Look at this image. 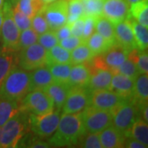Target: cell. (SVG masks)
<instances>
[{"label": "cell", "mask_w": 148, "mask_h": 148, "mask_svg": "<svg viewBox=\"0 0 148 148\" xmlns=\"http://www.w3.org/2000/svg\"><path fill=\"white\" fill-rule=\"evenodd\" d=\"M85 132L80 113L64 114L60 116L58 127L52 138L49 139L50 147H64L77 145L79 138Z\"/></svg>", "instance_id": "6da1fadb"}, {"label": "cell", "mask_w": 148, "mask_h": 148, "mask_svg": "<svg viewBox=\"0 0 148 148\" xmlns=\"http://www.w3.org/2000/svg\"><path fill=\"white\" fill-rule=\"evenodd\" d=\"M29 113L21 109L0 127V148L17 147L29 126Z\"/></svg>", "instance_id": "7a4b0ae2"}, {"label": "cell", "mask_w": 148, "mask_h": 148, "mask_svg": "<svg viewBox=\"0 0 148 148\" xmlns=\"http://www.w3.org/2000/svg\"><path fill=\"white\" fill-rule=\"evenodd\" d=\"M29 84L28 71L15 66L0 86V98L21 101L29 92Z\"/></svg>", "instance_id": "3957f363"}, {"label": "cell", "mask_w": 148, "mask_h": 148, "mask_svg": "<svg viewBox=\"0 0 148 148\" xmlns=\"http://www.w3.org/2000/svg\"><path fill=\"white\" fill-rule=\"evenodd\" d=\"M110 112L112 118L111 125L123 135L138 117H141L138 104L133 98L123 100Z\"/></svg>", "instance_id": "277c9868"}, {"label": "cell", "mask_w": 148, "mask_h": 148, "mask_svg": "<svg viewBox=\"0 0 148 148\" xmlns=\"http://www.w3.org/2000/svg\"><path fill=\"white\" fill-rule=\"evenodd\" d=\"M3 21L1 27L0 38L2 40L3 49L19 52L20 30L17 28L12 18V3L7 0L3 6Z\"/></svg>", "instance_id": "5b68a950"}, {"label": "cell", "mask_w": 148, "mask_h": 148, "mask_svg": "<svg viewBox=\"0 0 148 148\" xmlns=\"http://www.w3.org/2000/svg\"><path fill=\"white\" fill-rule=\"evenodd\" d=\"M82 124L86 132L99 133L112 123L111 114L109 110H104L87 106L81 112Z\"/></svg>", "instance_id": "8992f818"}, {"label": "cell", "mask_w": 148, "mask_h": 148, "mask_svg": "<svg viewBox=\"0 0 148 148\" xmlns=\"http://www.w3.org/2000/svg\"><path fill=\"white\" fill-rule=\"evenodd\" d=\"M59 119L60 110H58L42 115L31 114L29 115V127L37 138H47L56 131Z\"/></svg>", "instance_id": "52a82bcc"}, {"label": "cell", "mask_w": 148, "mask_h": 148, "mask_svg": "<svg viewBox=\"0 0 148 148\" xmlns=\"http://www.w3.org/2000/svg\"><path fill=\"white\" fill-rule=\"evenodd\" d=\"M22 110L36 115H42L53 111L54 105L50 97L43 90H31L21 101Z\"/></svg>", "instance_id": "ba28073f"}, {"label": "cell", "mask_w": 148, "mask_h": 148, "mask_svg": "<svg viewBox=\"0 0 148 148\" xmlns=\"http://www.w3.org/2000/svg\"><path fill=\"white\" fill-rule=\"evenodd\" d=\"M19 52L17 65L21 69L32 71L39 67L47 65V50L39 43H35Z\"/></svg>", "instance_id": "9c48e42d"}, {"label": "cell", "mask_w": 148, "mask_h": 148, "mask_svg": "<svg viewBox=\"0 0 148 148\" xmlns=\"http://www.w3.org/2000/svg\"><path fill=\"white\" fill-rule=\"evenodd\" d=\"M90 104V90L86 86H72L62 107L64 114L80 113Z\"/></svg>", "instance_id": "30bf717a"}, {"label": "cell", "mask_w": 148, "mask_h": 148, "mask_svg": "<svg viewBox=\"0 0 148 148\" xmlns=\"http://www.w3.org/2000/svg\"><path fill=\"white\" fill-rule=\"evenodd\" d=\"M68 4L67 0H56L45 7L42 13L50 30L55 31L67 23Z\"/></svg>", "instance_id": "8fae6325"}, {"label": "cell", "mask_w": 148, "mask_h": 148, "mask_svg": "<svg viewBox=\"0 0 148 148\" xmlns=\"http://www.w3.org/2000/svg\"><path fill=\"white\" fill-rule=\"evenodd\" d=\"M125 100L111 90H94L90 91V106L104 110H110Z\"/></svg>", "instance_id": "7c38bea8"}, {"label": "cell", "mask_w": 148, "mask_h": 148, "mask_svg": "<svg viewBox=\"0 0 148 148\" xmlns=\"http://www.w3.org/2000/svg\"><path fill=\"white\" fill-rule=\"evenodd\" d=\"M128 11L129 5L126 0H104L102 15L114 24L125 20Z\"/></svg>", "instance_id": "4fadbf2b"}, {"label": "cell", "mask_w": 148, "mask_h": 148, "mask_svg": "<svg viewBox=\"0 0 148 148\" xmlns=\"http://www.w3.org/2000/svg\"><path fill=\"white\" fill-rule=\"evenodd\" d=\"M127 49L116 42L110 45L105 53H101V56L107 69L113 73L127 59Z\"/></svg>", "instance_id": "5bb4252c"}, {"label": "cell", "mask_w": 148, "mask_h": 148, "mask_svg": "<svg viewBox=\"0 0 148 148\" xmlns=\"http://www.w3.org/2000/svg\"><path fill=\"white\" fill-rule=\"evenodd\" d=\"M114 25L117 43L125 48L128 52L132 49H138L132 27L127 19L114 23Z\"/></svg>", "instance_id": "9a60e30c"}, {"label": "cell", "mask_w": 148, "mask_h": 148, "mask_svg": "<svg viewBox=\"0 0 148 148\" xmlns=\"http://www.w3.org/2000/svg\"><path fill=\"white\" fill-rule=\"evenodd\" d=\"M53 77L47 65H44L32 70L30 73L29 91L34 90H44L53 82Z\"/></svg>", "instance_id": "2e32d148"}, {"label": "cell", "mask_w": 148, "mask_h": 148, "mask_svg": "<svg viewBox=\"0 0 148 148\" xmlns=\"http://www.w3.org/2000/svg\"><path fill=\"white\" fill-rule=\"evenodd\" d=\"M134 80L120 73H113L110 89L125 99L133 97Z\"/></svg>", "instance_id": "e0dca14e"}, {"label": "cell", "mask_w": 148, "mask_h": 148, "mask_svg": "<svg viewBox=\"0 0 148 148\" xmlns=\"http://www.w3.org/2000/svg\"><path fill=\"white\" fill-rule=\"evenodd\" d=\"M113 73L106 69H92L90 70V80L86 86L88 90H110Z\"/></svg>", "instance_id": "ac0fdd59"}, {"label": "cell", "mask_w": 148, "mask_h": 148, "mask_svg": "<svg viewBox=\"0 0 148 148\" xmlns=\"http://www.w3.org/2000/svg\"><path fill=\"white\" fill-rule=\"evenodd\" d=\"M70 88L71 86L69 84L53 82L43 90L46 92V94L52 100L54 105V109L60 110L66 101Z\"/></svg>", "instance_id": "d6986e66"}, {"label": "cell", "mask_w": 148, "mask_h": 148, "mask_svg": "<svg viewBox=\"0 0 148 148\" xmlns=\"http://www.w3.org/2000/svg\"><path fill=\"white\" fill-rule=\"evenodd\" d=\"M102 147L118 148L123 147L124 135L118 131L113 126H109L101 132H99Z\"/></svg>", "instance_id": "ffe728a7"}, {"label": "cell", "mask_w": 148, "mask_h": 148, "mask_svg": "<svg viewBox=\"0 0 148 148\" xmlns=\"http://www.w3.org/2000/svg\"><path fill=\"white\" fill-rule=\"evenodd\" d=\"M90 70L87 64H77L71 68L68 84L72 86H86L90 80Z\"/></svg>", "instance_id": "44dd1931"}, {"label": "cell", "mask_w": 148, "mask_h": 148, "mask_svg": "<svg viewBox=\"0 0 148 148\" xmlns=\"http://www.w3.org/2000/svg\"><path fill=\"white\" fill-rule=\"evenodd\" d=\"M124 137L132 138L148 147V125L142 117H138L132 126L124 132Z\"/></svg>", "instance_id": "7402d4cb"}, {"label": "cell", "mask_w": 148, "mask_h": 148, "mask_svg": "<svg viewBox=\"0 0 148 148\" xmlns=\"http://www.w3.org/2000/svg\"><path fill=\"white\" fill-rule=\"evenodd\" d=\"M95 30L101 36L105 38L110 45L116 43L114 35V25L103 15L95 18Z\"/></svg>", "instance_id": "603a6c76"}, {"label": "cell", "mask_w": 148, "mask_h": 148, "mask_svg": "<svg viewBox=\"0 0 148 148\" xmlns=\"http://www.w3.org/2000/svg\"><path fill=\"white\" fill-rule=\"evenodd\" d=\"M132 27V33L136 40L137 47L139 50H146L148 45V31L147 27H144L142 24L133 19L132 16H127L126 18Z\"/></svg>", "instance_id": "cb8c5ba5"}, {"label": "cell", "mask_w": 148, "mask_h": 148, "mask_svg": "<svg viewBox=\"0 0 148 148\" xmlns=\"http://www.w3.org/2000/svg\"><path fill=\"white\" fill-rule=\"evenodd\" d=\"M17 64L16 52L2 49L0 52V86L7 75Z\"/></svg>", "instance_id": "d4e9b609"}, {"label": "cell", "mask_w": 148, "mask_h": 148, "mask_svg": "<svg viewBox=\"0 0 148 148\" xmlns=\"http://www.w3.org/2000/svg\"><path fill=\"white\" fill-rule=\"evenodd\" d=\"M21 110L20 101L0 98V127Z\"/></svg>", "instance_id": "484cf974"}, {"label": "cell", "mask_w": 148, "mask_h": 148, "mask_svg": "<svg viewBox=\"0 0 148 148\" xmlns=\"http://www.w3.org/2000/svg\"><path fill=\"white\" fill-rule=\"evenodd\" d=\"M138 105L147 102L148 100V77L147 74L140 73L134 79L133 97Z\"/></svg>", "instance_id": "4316f807"}, {"label": "cell", "mask_w": 148, "mask_h": 148, "mask_svg": "<svg viewBox=\"0 0 148 148\" xmlns=\"http://www.w3.org/2000/svg\"><path fill=\"white\" fill-rule=\"evenodd\" d=\"M128 16L148 27V0H141L129 6Z\"/></svg>", "instance_id": "83f0119b"}, {"label": "cell", "mask_w": 148, "mask_h": 148, "mask_svg": "<svg viewBox=\"0 0 148 148\" xmlns=\"http://www.w3.org/2000/svg\"><path fill=\"white\" fill-rule=\"evenodd\" d=\"M53 64H72L70 51L58 45L48 49L47 65Z\"/></svg>", "instance_id": "f1b7e54d"}, {"label": "cell", "mask_w": 148, "mask_h": 148, "mask_svg": "<svg viewBox=\"0 0 148 148\" xmlns=\"http://www.w3.org/2000/svg\"><path fill=\"white\" fill-rule=\"evenodd\" d=\"M19 9L32 19L36 14L41 12L46 6L41 0H16Z\"/></svg>", "instance_id": "f546056e"}, {"label": "cell", "mask_w": 148, "mask_h": 148, "mask_svg": "<svg viewBox=\"0 0 148 148\" xmlns=\"http://www.w3.org/2000/svg\"><path fill=\"white\" fill-rule=\"evenodd\" d=\"M47 66L54 82L68 84L72 64H53Z\"/></svg>", "instance_id": "4dcf8cb0"}, {"label": "cell", "mask_w": 148, "mask_h": 148, "mask_svg": "<svg viewBox=\"0 0 148 148\" xmlns=\"http://www.w3.org/2000/svg\"><path fill=\"white\" fill-rule=\"evenodd\" d=\"M86 45L94 54V56L105 53L110 46L105 38L101 36L98 32H95L86 41Z\"/></svg>", "instance_id": "1f68e13d"}, {"label": "cell", "mask_w": 148, "mask_h": 148, "mask_svg": "<svg viewBox=\"0 0 148 148\" xmlns=\"http://www.w3.org/2000/svg\"><path fill=\"white\" fill-rule=\"evenodd\" d=\"M71 63L72 64H82L90 61L94 58V54L90 50L86 43H82L80 45L73 49L71 52Z\"/></svg>", "instance_id": "d6a6232c"}, {"label": "cell", "mask_w": 148, "mask_h": 148, "mask_svg": "<svg viewBox=\"0 0 148 148\" xmlns=\"http://www.w3.org/2000/svg\"><path fill=\"white\" fill-rule=\"evenodd\" d=\"M12 3V18L14 20V22L16 23L17 28L20 31H23L31 27L32 25V19L30 17L24 14L21 12L18 6L16 4V1L9 0Z\"/></svg>", "instance_id": "836d02e7"}, {"label": "cell", "mask_w": 148, "mask_h": 148, "mask_svg": "<svg viewBox=\"0 0 148 148\" xmlns=\"http://www.w3.org/2000/svg\"><path fill=\"white\" fill-rule=\"evenodd\" d=\"M84 16V8L82 0H70L68 4V16L67 24H72L73 22Z\"/></svg>", "instance_id": "e575fe53"}, {"label": "cell", "mask_w": 148, "mask_h": 148, "mask_svg": "<svg viewBox=\"0 0 148 148\" xmlns=\"http://www.w3.org/2000/svg\"><path fill=\"white\" fill-rule=\"evenodd\" d=\"M83 3L85 16L94 17L102 15L104 0H82Z\"/></svg>", "instance_id": "d590c367"}, {"label": "cell", "mask_w": 148, "mask_h": 148, "mask_svg": "<svg viewBox=\"0 0 148 148\" xmlns=\"http://www.w3.org/2000/svg\"><path fill=\"white\" fill-rule=\"evenodd\" d=\"M77 145L85 148H103L101 143L99 133L85 132L79 138Z\"/></svg>", "instance_id": "8d00e7d4"}, {"label": "cell", "mask_w": 148, "mask_h": 148, "mask_svg": "<svg viewBox=\"0 0 148 148\" xmlns=\"http://www.w3.org/2000/svg\"><path fill=\"white\" fill-rule=\"evenodd\" d=\"M39 35L32 28L21 31L19 37V51L38 42Z\"/></svg>", "instance_id": "74e56055"}, {"label": "cell", "mask_w": 148, "mask_h": 148, "mask_svg": "<svg viewBox=\"0 0 148 148\" xmlns=\"http://www.w3.org/2000/svg\"><path fill=\"white\" fill-rule=\"evenodd\" d=\"M113 73H120L133 80L140 74L136 64L128 58H127L119 68L114 69Z\"/></svg>", "instance_id": "f35d334b"}, {"label": "cell", "mask_w": 148, "mask_h": 148, "mask_svg": "<svg viewBox=\"0 0 148 148\" xmlns=\"http://www.w3.org/2000/svg\"><path fill=\"white\" fill-rule=\"evenodd\" d=\"M31 26L32 27V29L36 32L38 35H41L49 30V24L42 12L37 13L32 17Z\"/></svg>", "instance_id": "ab89813d"}, {"label": "cell", "mask_w": 148, "mask_h": 148, "mask_svg": "<svg viewBox=\"0 0 148 148\" xmlns=\"http://www.w3.org/2000/svg\"><path fill=\"white\" fill-rule=\"evenodd\" d=\"M38 42L39 44H40L46 50H48L50 48L58 45V40L56 37L54 31L49 29L46 32L40 35V36L38 37Z\"/></svg>", "instance_id": "60d3db41"}, {"label": "cell", "mask_w": 148, "mask_h": 148, "mask_svg": "<svg viewBox=\"0 0 148 148\" xmlns=\"http://www.w3.org/2000/svg\"><path fill=\"white\" fill-rule=\"evenodd\" d=\"M95 18L91 16H85L83 32L82 36V40L84 43L88 40V38L94 33L95 30Z\"/></svg>", "instance_id": "b9f144b4"}, {"label": "cell", "mask_w": 148, "mask_h": 148, "mask_svg": "<svg viewBox=\"0 0 148 148\" xmlns=\"http://www.w3.org/2000/svg\"><path fill=\"white\" fill-rule=\"evenodd\" d=\"M136 66L139 71V73H148V54L147 49L139 50Z\"/></svg>", "instance_id": "7bdbcfd3"}, {"label": "cell", "mask_w": 148, "mask_h": 148, "mask_svg": "<svg viewBox=\"0 0 148 148\" xmlns=\"http://www.w3.org/2000/svg\"><path fill=\"white\" fill-rule=\"evenodd\" d=\"M82 43H83V41L81 38L73 36H70L66 39L59 40V45L71 52L73 49L77 47Z\"/></svg>", "instance_id": "ee69618b"}, {"label": "cell", "mask_w": 148, "mask_h": 148, "mask_svg": "<svg viewBox=\"0 0 148 148\" xmlns=\"http://www.w3.org/2000/svg\"><path fill=\"white\" fill-rule=\"evenodd\" d=\"M85 15L81 16L79 19L70 24V30H71V35L76 37H79L82 39V32H83V27H84Z\"/></svg>", "instance_id": "f6af8a7d"}, {"label": "cell", "mask_w": 148, "mask_h": 148, "mask_svg": "<svg viewBox=\"0 0 148 148\" xmlns=\"http://www.w3.org/2000/svg\"><path fill=\"white\" fill-rule=\"evenodd\" d=\"M55 32V35H56V37L58 39V40H64V39H66L68 38L71 35V30H70V26L69 24H64L62 27H60L59 28H58L57 30L54 31Z\"/></svg>", "instance_id": "bcb514c9"}, {"label": "cell", "mask_w": 148, "mask_h": 148, "mask_svg": "<svg viewBox=\"0 0 148 148\" xmlns=\"http://www.w3.org/2000/svg\"><path fill=\"white\" fill-rule=\"evenodd\" d=\"M123 147L127 148H145L147 147L142 143L138 142L137 140L133 139L132 138H127L125 137L124 142H123Z\"/></svg>", "instance_id": "7dc6e473"}, {"label": "cell", "mask_w": 148, "mask_h": 148, "mask_svg": "<svg viewBox=\"0 0 148 148\" xmlns=\"http://www.w3.org/2000/svg\"><path fill=\"white\" fill-rule=\"evenodd\" d=\"M3 21V8H0V33H1V27H2Z\"/></svg>", "instance_id": "c3c4849f"}, {"label": "cell", "mask_w": 148, "mask_h": 148, "mask_svg": "<svg viewBox=\"0 0 148 148\" xmlns=\"http://www.w3.org/2000/svg\"><path fill=\"white\" fill-rule=\"evenodd\" d=\"M127 1V3H128V5H132L133 3H137V2H139V1H141V0H126Z\"/></svg>", "instance_id": "681fc988"}, {"label": "cell", "mask_w": 148, "mask_h": 148, "mask_svg": "<svg viewBox=\"0 0 148 148\" xmlns=\"http://www.w3.org/2000/svg\"><path fill=\"white\" fill-rule=\"evenodd\" d=\"M44 3H45V4H49V3H53L54 1H56V0H41Z\"/></svg>", "instance_id": "f907efd6"}, {"label": "cell", "mask_w": 148, "mask_h": 148, "mask_svg": "<svg viewBox=\"0 0 148 148\" xmlns=\"http://www.w3.org/2000/svg\"><path fill=\"white\" fill-rule=\"evenodd\" d=\"M3 3H4V1H3V0H0V8H3Z\"/></svg>", "instance_id": "816d5d0a"}, {"label": "cell", "mask_w": 148, "mask_h": 148, "mask_svg": "<svg viewBox=\"0 0 148 148\" xmlns=\"http://www.w3.org/2000/svg\"><path fill=\"white\" fill-rule=\"evenodd\" d=\"M2 49H3V45H2V40H1V38H0V52H1Z\"/></svg>", "instance_id": "f5cc1de1"}, {"label": "cell", "mask_w": 148, "mask_h": 148, "mask_svg": "<svg viewBox=\"0 0 148 148\" xmlns=\"http://www.w3.org/2000/svg\"><path fill=\"white\" fill-rule=\"evenodd\" d=\"M67 1H68V2H69V1H70V0H67Z\"/></svg>", "instance_id": "db71d44e"}]
</instances>
